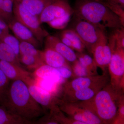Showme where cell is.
I'll return each mask as SVG.
<instances>
[{
  "mask_svg": "<svg viewBox=\"0 0 124 124\" xmlns=\"http://www.w3.org/2000/svg\"><path fill=\"white\" fill-rule=\"evenodd\" d=\"M0 106L29 121L44 113L42 107L31 95L27 85L20 80H10L4 100Z\"/></svg>",
  "mask_w": 124,
  "mask_h": 124,
  "instance_id": "6da1fadb",
  "label": "cell"
},
{
  "mask_svg": "<svg viewBox=\"0 0 124 124\" xmlns=\"http://www.w3.org/2000/svg\"><path fill=\"white\" fill-rule=\"evenodd\" d=\"M124 91L115 88L109 82L92 98L75 102L97 116L103 124H113Z\"/></svg>",
  "mask_w": 124,
  "mask_h": 124,
  "instance_id": "7a4b0ae2",
  "label": "cell"
},
{
  "mask_svg": "<svg viewBox=\"0 0 124 124\" xmlns=\"http://www.w3.org/2000/svg\"><path fill=\"white\" fill-rule=\"evenodd\" d=\"M74 14L76 18L87 21L103 29L124 27L119 16L100 0H76Z\"/></svg>",
  "mask_w": 124,
  "mask_h": 124,
  "instance_id": "3957f363",
  "label": "cell"
},
{
  "mask_svg": "<svg viewBox=\"0 0 124 124\" xmlns=\"http://www.w3.org/2000/svg\"><path fill=\"white\" fill-rule=\"evenodd\" d=\"M73 14L68 0H52L39 18L41 24L46 23L54 29H62L67 26Z\"/></svg>",
  "mask_w": 124,
  "mask_h": 124,
  "instance_id": "277c9868",
  "label": "cell"
},
{
  "mask_svg": "<svg viewBox=\"0 0 124 124\" xmlns=\"http://www.w3.org/2000/svg\"><path fill=\"white\" fill-rule=\"evenodd\" d=\"M13 12L15 18L30 29L41 44L49 35L41 27L39 17L27 10L18 0H15L14 1Z\"/></svg>",
  "mask_w": 124,
  "mask_h": 124,
  "instance_id": "5b68a950",
  "label": "cell"
},
{
  "mask_svg": "<svg viewBox=\"0 0 124 124\" xmlns=\"http://www.w3.org/2000/svg\"><path fill=\"white\" fill-rule=\"evenodd\" d=\"M73 30L79 37L89 53L91 54L92 49L105 33L101 29L85 20L76 18Z\"/></svg>",
  "mask_w": 124,
  "mask_h": 124,
  "instance_id": "8992f818",
  "label": "cell"
},
{
  "mask_svg": "<svg viewBox=\"0 0 124 124\" xmlns=\"http://www.w3.org/2000/svg\"><path fill=\"white\" fill-rule=\"evenodd\" d=\"M56 103L63 112L75 120L85 124H103L97 116L77 103L67 101L57 97Z\"/></svg>",
  "mask_w": 124,
  "mask_h": 124,
  "instance_id": "52a82bcc",
  "label": "cell"
},
{
  "mask_svg": "<svg viewBox=\"0 0 124 124\" xmlns=\"http://www.w3.org/2000/svg\"><path fill=\"white\" fill-rule=\"evenodd\" d=\"M110 82V77L107 71L102 75L78 77L70 81H65L61 85V94L70 93L84 89L90 87Z\"/></svg>",
  "mask_w": 124,
  "mask_h": 124,
  "instance_id": "ba28073f",
  "label": "cell"
},
{
  "mask_svg": "<svg viewBox=\"0 0 124 124\" xmlns=\"http://www.w3.org/2000/svg\"><path fill=\"white\" fill-rule=\"evenodd\" d=\"M108 69L111 85L116 89L124 90V48L115 47Z\"/></svg>",
  "mask_w": 124,
  "mask_h": 124,
  "instance_id": "9c48e42d",
  "label": "cell"
},
{
  "mask_svg": "<svg viewBox=\"0 0 124 124\" xmlns=\"http://www.w3.org/2000/svg\"><path fill=\"white\" fill-rule=\"evenodd\" d=\"M112 51L108 42L106 34H103L91 51L93 59L98 67L101 69L103 73L107 71Z\"/></svg>",
  "mask_w": 124,
  "mask_h": 124,
  "instance_id": "30bf717a",
  "label": "cell"
},
{
  "mask_svg": "<svg viewBox=\"0 0 124 124\" xmlns=\"http://www.w3.org/2000/svg\"><path fill=\"white\" fill-rule=\"evenodd\" d=\"M0 68L10 80H20L28 85L34 81L31 73L18 64L0 60Z\"/></svg>",
  "mask_w": 124,
  "mask_h": 124,
  "instance_id": "8fae6325",
  "label": "cell"
},
{
  "mask_svg": "<svg viewBox=\"0 0 124 124\" xmlns=\"http://www.w3.org/2000/svg\"><path fill=\"white\" fill-rule=\"evenodd\" d=\"M9 29L20 41H24L33 45L36 48L40 46L41 43L35 37L31 31L18 21L14 16L7 23Z\"/></svg>",
  "mask_w": 124,
  "mask_h": 124,
  "instance_id": "7c38bea8",
  "label": "cell"
},
{
  "mask_svg": "<svg viewBox=\"0 0 124 124\" xmlns=\"http://www.w3.org/2000/svg\"><path fill=\"white\" fill-rule=\"evenodd\" d=\"M27 85L31 95L41 107L50 110L57 105L56 99L57 96L38 86L35 84V80Z\"/></svg>",
  "mask_w": 124,
  "mask_h": 124,
  "instance_id": "4fadbf2b",
  "label": "cell"
},
{
  "mask_svg": "<svg viewBox=\"0 0 124 124\" xmlns=\"http://www.w3.org/2000/svg\"><path fill=\"white\" fill-rule=\"evenodd\" d=\"M45 39V47L53 49L69 63H72L77 60L76 54L74 50L63 44L59 37L49 35Z\"/></svg>",
  "mask_w": 124,
  "mask_h": 124,
  "instance_id": "5bb4252c",
  "label": "cell"
},
{
  "mask_svg": "<svg viewBox=\"0 0 124 124\" xmlns=\"http://www.w3.org/2000/svg\"><path fill=\"white\" fill-rule=\"evenodd\" d=\"M107 84L99 85L81 90L61 94L62 95L60 98L71 102L86 101L93 98Z\"/></svg>",
  "mask_w": 124,
  "mask_h": 124,
  "instance_id": "9a60e30c",
  "label": "cell"
},
{
  "mask_svg": "<svg viewBox=\"0 0 124 124\" xmlns=\"http://www.w3.org/2000/svg\"><path fill=\"white\" fill-rule=\"evenodd\" d=\"M40 58L45 64L57 68L62 67L71 68L70 63L53 49L45 47L41 51Z\"/></svg>",
  "mask_w": 124,
  "mask_h": 124,
  "instance_id": "2e32d148",
  "label": "cell"
},
{
  "mask_svg": "<svg viewBox=\"0 0 124 124\" xmlns=\"http://www.w3.org/2000/svg\"><path fill=\"white\" fill-rule=\"evenodd\" d=\"M32 75L34 77L49 80L61 85L66 81L62 78L56 68L46 64L35 70Z\"/></svg>",
  "mask_w": 124,
  "mask_h": 124,
  "instance_id": "e0dca14e",
  "label": "cell"
},
{
  "mask_svg": "<svg viewBox=\"0 0 124 124\" xmlns=\"http://www.w3.org/2000/svg\"><path fill=\"white\" fill-rule=\"evenodd\" d=\"M59 38L63 44L77 53H83L86 48L79 37L72 29L63 31Z\"/></svg>",
  "mask_w": 124,
  "mask_h": 124,
  "instance_id": "ac0fdd59",
  "label": "cell"
},
{
  "mask_svg": "<svg viewBox=\"0 0 124 124\" xmlns=\"http://www.w3.org/2000/svg\"><path fill=\"white\" fill-rule=\"evenodd\" d=\"M23 7L39 17L52 0H18Z\"/></svg>",
  "mask_w": 124,
  "mask_h": 124,
  "instance_id": "d6986e66",
  "label": "cell"
},
{
  "mask_svg": "<svg viewBox=\"0 0 124 124\" xmlns=\"http://www.w3.org/2000/svg\"><path fill=\"white\" fill-rule=\"evenodd\" d=\"M31 121L14 115L0 106V124H28Z\"/></svg>",
  "mask_w": 124,
  "mask_h": 124,
  "instance_id": "ffe728a7",
  "label": "cell"
},
{
  "mask_svg": "<svg viewBox=\"0 0 124 124\" xmlns=\"http://www.w3.org/2000/svg\"><path fill=\"white\" fill-rule=\"evenodd\" d=\"M0 60L11 62L22 66L18 59L12 49L0 40Z\"/></svg>",
  "mask_w": 124,
  "mask_h": 124,
  "instance_id": "44dd1931",
  "label": "cell"
},
{
  "mask_svg": "<svg viewBox=\"0 0 124 124\" xmlns=\"http://www.w3.org/2000/svg\"><path fill=\"white\" fill-rule=\"evenodd\" d=\"M35 84L44 90L58 96L61 89V85L49 80L38 78H34Z\"/></svg>",
  "mask_w": 124,
  "mask_h": 124,
  "instance_id": "7402d4cb",
  "label": "cell"
},
{
  "mask_svg": "<svg viewBox=\"0 0 124 124\" xmlns=\"http://www.w3.org/2000/svg\"><path fill=\"white\" fill-rule=\"evenodd\" d=\"M50 112L54 120L59 124H85L83 122L75 120L71 117L65 116L57 105L54 108L50 110Z\"/></svg>",
  "mask_w": 124,
  "mask_h": 124,
  "instance_id": "603a6c76",
  "label": "cell"
},
{
  "mask_svg": "<svg viewBox=\"0 0 124 124\" xmlns=\"http://www.w3.org/2000/svg\"><path fill=\"white\" fill-rule=\"evenodd\" d=\"M19 59L21 64L24 65L28 69L34 71L45 64L41 58L32 55H20Z\"/></svg>",
  "mask_w": 124,
  "mask_h": 124,
  "instance_id": "cb8c5ba5",
  "label": "cell"
},
{
  "mask_svg": "<svg viewBox=\"0 0 124 124\" xmlns=\"http://www.w3.org/2000/svg\"><path fill=\"white\" fill-rule=\"evenodd\" d=\"M15 0H3L0 10V18L6 23L14 17L13 6Z\"/></svg>",
  "mask_w": 124,
  "mask_h": 124,
  "instance_id": "d4e9b609",
  "label": "cell"
},
{
  "mask_svg": "<svg viewBox=\"0 0 124 124\" xmlns=\"http://www.w3.org/2000/svg\"><path fill=\"white\" fill-rule=\"evenodd\" d=\"M71 68L73 79L78 77L97 75L82 65L78 59L72 63Z\"/></svg>",
  "mask_w": 124,
  "mask_h": 124,
  "instance_id": "484cf974",
  "label": "cell"
},
{
  "mask_svg": "<svg viewBox=\"0 0 124 124\" xmlns=\"http://www.w3.org/2000/svg\"><path fill=\"white\" fill-rule=\"evenodd\" d=\"M108 42L112 46L124 48V27L116 29L115 31L108 37Z\"/></svg>",
  "mask_w": 124,
  "mask_h": 124,
  "instance_id": "4316f807",
  "label": "cell"
},
{
  "mask_svg": "<svg viewBox=\"0 0 124 124\" xmlns=\"http://www.w3.org/2000/svg\"><path fill=\"white\" fill-rule=\"evenodd\" d=\"M78 60L84 66L91 71L95 75H98L97 66L93 58L83 53H76Z\"/></svg>",
  "mask_w": 124,
  "mask_h": 124,
  "instance_id": "83f0119b",
  "label": "cell"
},
{
  "mask_svg": "<svg viewBox=\"0 0 124 124\" xmlns=\"http://www.w3.org/2000/svg\"><path fill=\"white\" fill-rule=\"evenodd\" d=\"M0 40L5 43L13 50L19 59L20 55L19 40L15 36L8 33L0 37Z\"/></svg>",
  "mask_w": 124,
  "mask_h": 124,
  "instance_id": "f1b7e54d",
  "label": "cell"
},
{
  "mask_svg": "<svg viewBox=\"0 0 124 124\" xmlns=\"http://www.w3.org/2000/svg\"><path fill=\"white\" fill-rule=\"evenodd\" d=\"M41 50H39L33 45L26 42L20 41L19 45V54L20 55H32L40 58ZM19 55V56H20Z\"/></svg>",
  "mask_w": 124,
  "mask_h": 124,
  "instance_id": "f546056e",
  "label": "cell"
},
{
  "mask_svg": "<svg viewBox=\"0 0 124 124\" xmlns=\"http://www.w3.org/2000/svg\"><path fill=\"white\" fill-rule=\"evenodd\" d=\"M10 81L0 68V105L4 100Z\"/></svg>",
  "mask_w": 124,
  "mask_h": 124,
  "instance_id": "4dcf8cb0",
  "label": "cell"
},
{
  "mask_svg": "<svg viewBox=\"0 0 124 124\" xmlns=\"http://www.w3.org/2000/svg\"><path fill=\"white\" fill-rule=\"evenodd\" d=\"M124 124V95L121 98L117 110V116L113 124Z\"/></svg>",
  "mask_w": 124,
  "mask_h": 124,
  "instance_id": "1f68e13d",
  "label": "cell"
},
{
  "mask_svg": "<svg viewBox=\"0 0 124 124\" xmlns=\"http://www.w3.org/2000/svg\"><path fill=\"white\" fill-rule=\"evenodd\" d=\"M58 71L62 78L66 80L72 78L73 74L71 68L66 67H62L56 68Z\"/></svg>",
  "mask_w": 124,
  "mask_h": 124,
  "instance_id": "d6a6232c",
  "label": "cell"
},
{
  "mask_svg": "<svg viewBox=\"0 0 124 124\" xmlns=\"http://www.w3.org/2000/svg\"><path fill=\"white\" fill-rule=\"evenodd\" d=\"M9 29L7 23L0 18V38L9 33Z\"/></svg>",
  "mask_w": 124,
  "mask_h": 124,
  "instance_id": "836d02e7",
  "label": "cell"
},
{
  "mask_svg": "<svg viewBox=\"0 0 124 124\" xmlns=\"http://www.w3.org/2000/svg\"><path fill=\"white\" fill-rule=\"evenodd\" d=\"M118 5L124 8V0H101Z\"/></svg>",
  "mask_w": 124,
  "mask_h": 124,
  "instance_id": "e575fe53",
  "label": "cell"
},
{
  "mask_svg": "<svg viewBox=\"0 0 124 124\" xmlns=\"http://www.w3.org/2000/svg\"><path fill=\"white\" fill-rule=\"evenodd\" d=\"M3 0H0V10L2 6V3H3Z\"/></svg>",
  "mask_w": 124,
  "mask_h": 124,
  "instance_id": "d590c367",
  "label": "cell"
}]
</instances>
